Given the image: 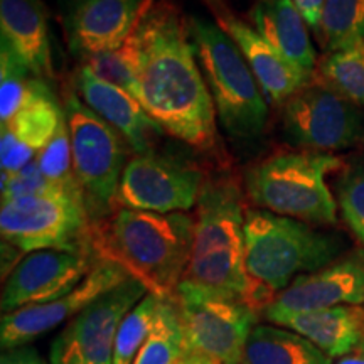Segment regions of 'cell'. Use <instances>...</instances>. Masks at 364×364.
<instances>
[{
    "label": "cell",
    "instance_id": "6da1fadb",
    "mask_svg": "<svg viewBox=\"0 0 364 364\" xmlns=\"http://www.w3.org/2000/svg\"><path fill=\"white\" fill-rule=\"evenodd\" d=\"M132 36L145 112L193 149H215L216 108L179 7L172 0H154Z\"/></svg>",
    "mask_w": 364,
    "mask_h": 364
},
{
    "label": "cell",
    "instance_id": "7a4b0ae2",
    "mask_svg": "<svg viewBox=\"0 0 364 364\" xmlns=\"http://www.w3.org/2000/svg\"><path fill=\"white\" fill-rule=\"evenodd\" d=\"M194 236L188 213H152L118 208L91 223L90 247L140 282L149 294L172 299L184 280Z\"/></svg>",
    "mask_w": 364,
    "mask_h": 364
},
{
    "label": "cell",
    "instance_id": "3957f363",
    "mask_svg": "<svg viewBox=\"0 0 364 364\" xmlns=\"http://www.w3.org/2000/svg\"><path fill=\"white\" fill-rule=\"evenodd\" d=\"M245 216L241 191L233 181H204L184 280L240 295L247 302L253 282L245 267Z\"/></svg>",
    "mask_w": 364,
    "mask_h": 364
},
{
    "label": "cell",
    "instance_id": "277c9868",
    "mask_svg": "<svg viewBox=\"0 0 364 364\" xmlns=\"http://www.w3.org/2000/svg\"><path fill=\"white\" fill-rule=\"evenodd\" d=\"M344 241L309 223L247 209L245 267L250 279L279 295L300 275L321 270L341 258Z\"/></svg>",
    "mask_w": 364,
    "mask_h": 364
},
{
    "label": "cell",
    "instance_id": "5b68a950",
    "mask_svg": "<svg viewBox=\"0 0 364 364\" xmlns=\"http://www.w3.org/2000/svg\"><path fill=\"white\" fill-rule=\"evenodd\" d=\"M343 162L327 152H279L245 172V189L253 204L275 215L314 225H334L338 201L327 174Z\"/></svg>",
    "mask_w": 364,
    "mask_h": 364
},
{
    "label": "cell",
    "instance_id": "8992f818",
    "mask_svg": "<svg viewBox=\"0 0 364 364\" xmlns=\"http://www.w3.org/2000/svg\"><path fill=\"white\" fill-rule=\"evenodd\" d=\"M188 27L221 125L240 139L258 136L267 127L268 103L238 46L203 17H188Z\"/></svg>",
    "mask_w": 364,
    "mask_h": 364
},
{
    "label": "cell",
    "instance_id": "52a82bcc",
    "mask_svg": "<svg viewBox=\"0 0 364 364\" xmlns=\"http://www.w3.org/2000/svg\"><path fill=\"white\" fill-rule=\"evenodd\" d=\"M63 112L70 132L76 179L90 221L97 223L110 216L118 206V188L130 161V145L75 91L65 93Z\"/></svg>",
    "mask_w": 364,
    "mask_h": 364
},
{
    "label": "cell",
    "instance_id": "ba28073f",
    "mask_svg": "<svg viewBox=\"0 0 364 364\" xmlns=\"http://www.w3.org/2000/svg\"><path fill=\"white\" fill-rule=\"evenodd\" d=\"M174 300L189 348L220 364H241L258 312L240 295L182 280Z\"/></svg>",
    "mask_w": 364,
    "mask_h": 364
},
{
    "label": "cell",
    "instance_id": "9c48e42d",
    "mask_svg": "<svg viewBox=\"0 0 364 364\" xmlns=\"http://www.w3.org/2000/svg\"><path fill=\"white\" fill-rule=\"evenodd\" d=\"M91 221L85 199L70 193H53L2 203V241L24 255L39 250L88 252Z\"/></svg>",
    "mask_w": 364,
    "mask_h": 364
},
{
    "label": "cell",
    "instance_id": "30bf717a",
    "mask_svg": "<svg viewBox=\"0 0 364 364\" xmlns=\"http://www.w3.org/2000/svg\"><path fill=\"white\" fill-rule=\"evenodd\" d=\"M282 107L285 136L295 147L329 154L364 139V110L326 81H311Z\"/></svg>",
    "mask_w": 364,
    "mask_h": 364
},
{
    "label": "cell",
    "instance_id": "8fae6325",
    "mask_svg": "<svg viewBox=\"0 0 364 364\" xmlns=\"http://www.w3.org/2000/svg\"><path fill=\"white\" fill-rule=\"evenodd\" d=\"M149 290L129 277L91 302L53 341L51 364H113L115 339L124 317Z\"/></svg>",
    "mask_w": 364,
    "mask_h": 364
},
{
    "label": "cell",
    "instance_id": "7c38bea8",
    "mask_svg": "<svg viewBox=\"0 0 364 364\" xmlns=\"http://www.w3.org/2000/svg\"><path fill=\"white\" fill-rule=\"evenodd\" d=\"M204 176L176 159L144 154L127 164L118 188V206L152 213H186L198 204Z\"/></svg>",
    "mask_w": 364,
    "mask_h": 364
},
{
    "label": "cell",
    "instance_id": "4fadbf2b",
    "mask_svg": "<svg viewBox=\"0 0 364 364\" xmlns=\"http://www.w3.org/2000/svg\"><path fill=\"white\" fill-rule=\"evenodd\" d=\"M127 279L129 275L115 263L98 260L85 277V280L63 297L39 304V306L4 314L0 318L2 349L6 351V349L17 348V346H26L41 338L46 332L56 329L65 322H70L81 311H85L91 302L102 297L108 290L115 289Z\"/></svg>",
    "mask_w": 364,
    "mask_h": 364
},
{
    "label": "cell",
    "instance_id": "5bb4252c",
    "mask_svg": "<svg viewBox=\"0 0 364 364\" xmlns=\"http://www.w3.org/2000/svg\"><path fill=\"white\" fill-rule=\"evenodd\" d=\"M91 268L88 252L39 250L27 253L7 275L0 309L9 314L63 297L85 280Z\"/></svg>",
    "mask_w": 364,
    "mask_h": 364
},
{
    "label": "cell",
    "instance_id": "9a60e30c",
    "mask_svg": "<svg viewBox=\"0 0 364 364\" xmlns=\"http://www.w3.org/2000/svg\"><path fill=\"white\" fill-rule=\"evenodd\" d=\"M338 306H364V255L341 257L321 270L295 279L265 309L273 322L287 314L318 311Z\"/></svg>",
    "mask_w": 364,
    "mask_h": 364
},
{
    "label": "cell",
    "instance_id": "2e32d148",
    "mask_svg": "<svg viewBox=\"0 0 364 364\" xmlns=\"http://www.w3.org/2000/svg\"><path fill=\"white\" fill-rule=\"evenodd\" d=\"M154 0H68L66 39L81 59L118 49L130 38Z\"/></svg>",
    "mask_w": 364,
    "mask_h": 364
},
{
    "label": "cell",
    "instance_id": "e0dca14e",
    "mask_svg": "<svg viewBox=\"0 0 364 364\" xmlns=\"http://www.w3.org/2000/svg\"><path fill=\"white\" fill-rule=\"evenodd\" d=\"M204 4L215 16L216 24L238 46L267 102L284 105L300 88L311 83V75L294 66L255 27L236 17L225 0H204Z\"/></svg>",
    "mask_w": 364,
    "mask_h": 364
},
{
    "label": "cell",
    "instance_id": "ac0fdd59",
    "mask_svg": "<svg viewBox=\"0 0 364 364\" xmlns=\"http://www.w3.org/2000/svg\"><path fill=\"white\" fill-rule=\"evenodd\" d=\"M75 81L78 97L124 136L135 156L152 154L154 142L164 130L145 112L139 100L118 86L100 80L85 65L81 66Z\"/></svg>",
    "mask_w": 364,
    "mask_h": 364
},
{
    "label": "cell",
    "instance_id": "d6986e66",
    "mask_svg": "<svg viewBox=\"0 0 364 364\" xmlns=\"http://www.w3.org/2000/svg\"><path fill=\"white\" fill-rule=\"evenodd\" d=\"M0 34L34 78H53L51 33L39 0H0Z\"/></svg>",
    "mask_w": 364,
    "mask_h": 364
},
{
    "label": "cell",
    "instance_id": "ffe728a7",
    "mask_svg": "<svg viewBox=\"0 0 364 364\" xmlns=\"http://www.w3.org/2000/svg\"><path fill=\"white\" fill-rule=\"evenodd\" d=\"M304 336L331 359L349 356L364 336V307L338 306L318 311L287 314L273 321Z\"/></svg>",
    "mask_w": 364,
    "mask_h": 364
},
{
    "label": "cell",
    "instance_id": "44dd1931",
    "mask_svg": "<svg viewBox=\"0 0 364 364\" xmlns=\"http://www.w3.org/2000/svg\"><path fill=\"white\" fill-rule=\"evenodd\" d=\"M253 27L294 66L314 76L316 51L307 22L294 0H258L252 11Z\"/></svg>",
    "mask_w": 364,
    "mask_h": 364
},
{
    "label": "cell",
    "instance_id": "7402d4cb",
    "mask_svg": "<svg viewBox=\"0 0 364 364\" xmlns=\"http://www.w3.org/2000/svg\"><path fill=\"white\" fill-rule=\"evenodd\" d=\"M65 124V112L44 80L33 78L27 95L7 124L2 125V134L11 136L16 144L38 156L51 142L59 127Z\"/></svg>",
    "mask_w": 364,
    "mask_h": 364
},
{
    "label": "cell",
    "instance_id": "603a6c76",
    "mask_svg": "<svg viewBox=\"0 0 364 364\" xmlns=\"http://www.w3.org/2000/svg\"><path fill=\"white\" fill-rule=\"evenodd\" d=\"M241 364H334L317 346L280 326L258 324L245 346Z\"/></svg>",
    "mask_w": 364,
    "mask_h": 364
},
{
    "label": "cell",
    "instance_id": "cb8c5ba5",
    "mask_svg": "<svg viewBox=\"0 0 364 364\" xmlns=\"http://www.w3.org/2000/svg\"><path fill=\"white\" fill-rule=\"evenodd\" d=\"M189 349L174 297L162 299L149 338L136 354L134 364H177Z\"/></svg>",
    "mask_w": 364,
    "mask_h": 364
},
{
    "label": "cell",
    "instance_id": "d4e9b609",
    "mask_svg": "<svg viewBox=\"0 0 364 364\" xmlns=\"http://www.w3.org/2000/svg\"><path fill=\"white\" fill-rule=\"evenodd\" d=\"M317 36L327 53L364 43V0H326Z\"/></svg>",
    "mask_w": 364,
    "mask_h": 364
},
{
    "label": "cell",
    "instance_id": "484cf974",
    "mask_svg": "<svg viewBox=\"0 0 364 364\" xmlns=\"http://www.w3.org/2000/svg\"><path fill=\"white\" fill-rule=\"evenodd\" d=\"M322 81L364 108V43L327 53L321 63Z\"/></svg>",
    "mask_w": 364,
    "mask_h": 364
},
{
    "label": "cell",
    "instance_id": "4316f807",
    "mask_svg": "<svg viewBox=\"0 0 364 364\" xmlns=\"http://www.w3.org/2000/svg\"><path fill=\"white\" fill-rule=\"evenodd\" d=\"M162 299L154 294H147L132 311L127 314L118 327L115 339L113 364H134L136 354L152 329L154 321L161 307Z\"/></svg>",
    "mask_w": 364,
    "mask_h": 364
},
{
    "label": "cell",
    "instance_id": "83f0119b",
    "mask_svg": "<svg viewBox=\"0 0 364 364\" xmlns=\"http://www.w3.org/2000/svg\"><path fill=\"white\" fill-rule=\"evenodd\" d=\"M134 34V33H132ZM85 66L100 80L118 86L135 100L140 98L139 78H136V46L134 36L125 41L124 46L108 53H100L88 58Z\"/></svg>",
    "mask_w": 364,
    "mask_h": 364
},
{
    "label": "cell",
    "instance_id": "f1b7e54d",
    "mask_svg": "<svg viewBox=\"0 0 364 364\" xmlns=\"http://www.w3.org/2000/svg\"><path fill=\"white\" fill-rule=\"evenodd\" d=\"M36 162H38L43 176L51 184L70 191V193L83 196L75 174L71 139L70 132H68L66 120L65 124L59 127V130L51 139V142L46 145L38 156H36Z\"/></svg>",
    "mask_w": 364,
    "mask_h": 364
},
{
    "label": "cell",
    "instance_id": "f546056e",
    "mask_svg": "<svg viewBox=\"0 0 364 364\" xmlns=\"http://www.w3.org/2000/svg\"><path fill=\"white\" fill-rule=\"evenodd\" d=\"M34 76L19 56L0 41V122L7 124L24 102Z\"/></svg>",
    "mask_w": 364,
    "mask_h": 364
},
{
    "label": "cell",
    "instance_id": "4dcf8cb0",
    "mask_svg": "<svg viewBox=\"0 0 364 364\" xmlns=\"http://www.w3.org/2000/svg\"><path fill=\"white\" fill-rule=\"evenodd\" d=\"M338 204L346 225L364 245V161L349 167L339 179Z\"/></svg>",
    "mask_w": 364,
    "mask_h": 364
},
{
    "label": "cell",
    "instance_id": "1f68e13d",
    "mask_svg": "<svg viewBox=\"0 0 364 364\" xmlns=\"http://www.w3.org/2000/svg\"><path fill=\"white\" fill-rule=\"evenodd\" d=\"M53 193H70L49 182L41 172L38 162L33 161L24 169L14 174H2V203L16 201V199L29 198V196H43ZM76 194V193H70ZM81 196V194H76ZM83 198V196H81Z\"/></svg>",
    "mask_w": 364,
    "mask_h": 364
},
{
    "label": "cell",
    "instance_id": "d6a6232c",
    "mask_svg": "<svg viewBox=\"0 0 364 364\" xmlns=\"http://www.w3.org/2000/svg\"><path fill=\"white\" fill-rule=\"evenodd\" d=\"M0 364H51L41 356L38 349L31 346H17V348L6 349L0 356Z\"/></svg>",
    "mask_w": 364,
    "mask_h": 364
},
{
    "label": "cell",
    "instance_id": "836d02e7",
    "mask_svg": "<svg viewBox=\"0 0 364 364\" xmlns=\"http://www.w3.org/2000/svg\"><path fill=\"white\" fill-rule=\"evenodd\" d=\"M294 2L295 6L299 7L300 14L304 16V19H306L307 26L317 34L318 26H321L322 9H324L326 0H294Z\"/></svg>",
    "mask_w": 364,
    "mask_h": 364
},
{
    "label": "cell",
    "instance_id": "e575fe53",
    "mask_svg": "<svg viewBox=\"0 0 364 364\" xmlns=\"http://www.w3.org/2000/svg\"><path fill=\"white\" fill-rule=\"evenodd\" d=\"M177 364H220V363L215 361L213 358L206 356V354L194 351V349H189V351L186 353L179 361H177Z\"/></svg>",
    "mask_w": 364,
    "mask_h": 364
},
{
    "label": "cell",
    "instance_id": "d590c367",
    "mask_svg": "<svg viewBox=\"0 0 364 364\" xmlns=\"http://www.w3.org/2000/svg\"><path fill=\"white\" fill-rule=\"evenodd\" d=\"M336 364H364V354H349V356L341 358Z\"/></svg>",
    "mask_w": 364,
    "mask_h": 364
},
{
    "label": "cell",
    "instance_id": "8d00e7d4",
    "mask_svg": "<svg viewBox=\"0 0 364 364\" xmlns=\"http://www.w3.org/2000/svg\"><path fill=\"white\" fill-rule=\"evenodd\" d=\"M358 353L364 354V336H363V341H361V344H359V348H358Z\"/></svg>",
    "mask_w": 364,
    "mask_h": 364
}]
</instances>
